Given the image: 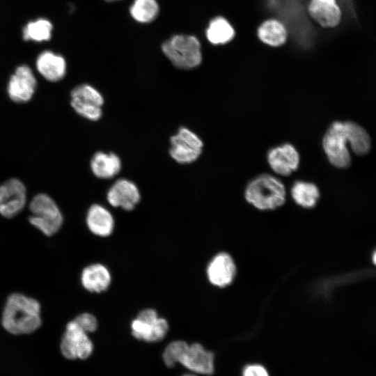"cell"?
Segmentation results:
<instances>
[{
  "label": "cell",
  "instance_id": "6da1fadb",
  "mask_svg": "<svg viewBox=\"0 0 376 376\" xmlns=\"http://www.w3.org/2000/svg\"><path fill=\"white\" fill-rule=\"evenodd\" d=\"M1 324L8 332L15 335L36 331L42 324L40 303L20 293L11 294L3 311Z\"/></svg>",
  "mask_w": 376,
  "mask_h": 376
},
{
  "label": "cell",
  "instance_id": "7a4b0ae2",
  "mask_svg": "<svg viewBox=\"0 0 376 376\" xmlns=\"http://www.w3.org/2000/svg\"><path fill=\"white\" fill-rule=\"evenodd\" d=\"M163 359L169 368L180 363L196 373L212 375L214 372L213 353L199 343L189 345L183 340L173 341L164 349Z\"/></svg>",
  "mask_w": 376,
  "mask_h": 376
},
{
  "label": "cell",
  "instance_id": "3957f363",
  "mask_svg": "<svg viewBox=\"0 0 376 376\" xmlns=\"http://www.w3.org/2000/svg\"><path fill=\"white\" fill-rule=\"evenodd\" d=\"M246 201L260 210H272L283 205L286 191L283 182L277 178L267 173L252 179L244 191Z\"/></svg>",
  "mask_w": 376,
  "mask_h": 376
},
{
  "label": "cell",
  "instance_id": "277c9868",
  "mask_svg": "<svg viewBox=\"0 0 376 376\" xmlns=\"http://www.w3.org/2000/svg\"><path fill=\"white\" fill-rule=\"evenodd\" d=\"M162 49L171 63L180 69L196 68L202 61L200 42L193 36H174L163 43Z\"/></svg>",
  "mask_w": 376,
  "mask_h": 376
},
{
  "label": "cell",
  "instance_id": "5b68a950",
  "mask_svg": "<svg viewBox=\"0 0 376 376\" xmlns=\"http://www.w3.org/2000/svg\"><path fill=\"white\" fill-rule=\"evenodd\" d=\"M29 223L44 235L52 236L61 228L63 216L56 202L45 194L36 195L29 203Z\"/></svg>",
  "mask_w": 376,
  "mask_h": 376
},
{
  "label": "cell",
  "instance_id": "8992f818",
  "mask_svg": "<svg viewBox=\"0 0 376 376\" xmlns=\"http://www.w3.org/2000/svg\"><path fill=\"white\" fill-rule=\"evenodd\" d=\"M347 143L344 123L334 122L322 139L323 150L333 166L344 169L350 165L351 157L347 147Z\"/></svg>",
  "mask_w": 376,
  "mask_h": 376
},
{
  "label": "cell",
  "instance_id": "52a82bcc",
  "mask_svg": "<svg viewBox=\"0 0 376 376\" xmlns=\"http://www.w3.org/2000/svg\"><path fill=\"white\" fill-rule=\"evenodd\" d=\"M104 100L95 87L83 84L75 87L70 93V105L80 116L91 121L98 120L102 115Z\"/></svg>",
  "mask_w": 376,
  "mask_h": 376
},
{
  "label": "cell",
  "instance_id": "ba28073f",
  "mask_svg": "<svg viewBox=\"0 0 376 376\" xmlns=\"http://www.w3.org/2000/svg\"><path fill=\"white\" fill-rule=\"evenodd\" d=\"M169 155L176 162L188 164L196 161L201 156L203 142L189 129L182 127L170 138Z\"/></svg>",
  "mask_w": 376,
  "mask_h": 376
},
{
  "label": "cell",
  "instance_id": "9c48e42d",
  "mask_svg": "<svg viewBox=\"0 0 376 376\" xmlns=\"http://www.w3.org/2000/svg\"><path fill=\"white\" fill-rule=\"evenodd\" d=\"M168 329L167 321L159 318L157 311L152 308L140 311L131 323L134 337L146 342L162 340L166 335Z\"/></svg>",
  "mask_w": 376,
  "mask_h": 376
},
{
  "label": "cell",
  "instance_id": "30bf717a",
  "mask_svg": "<svg viewBox=\"0 0 376 376\" xmlns=\"http://www.w3.org/2000/svg\"><path fill=\"white\" fill-rule=\"evenodd\" d=\"M61 352L68 359H86L93 351V345L87 333L74 320L69 322L61 341Z\"/></svg>",
  "mask_w": 376,
  "mask_h": 376
},
{
  "label": "cell",
  "instance_id": "8fae6325",
  "mask_svg": "<svg viewBox=\"0 0 376 376\" xmlns=\"http://www.w3.org/2000/svg\"><path fill=\"white\" fill-rule=\"evenodd\" d=\"M26 204V189L17 178H10L0 185V214L6 218L17 215Z\"/></svg>",
  "mask_w": 376,
  "mask_h": 376
},
{
  "label": "cell",
  "instance_id": "7c38bea8",
  "mask_svg": "<svg viewBox=\"0 0 376 376\" xmlns=\"http://www.w3.org/2000/svg\"><path fill=\"white\" fill-rule=\"evenodd\" d=\"M37 88V80L31 70L26 65H20L9 79L7 93L15 103H24L31 100Z\"/></svg>",
  "mask_w": 376,
  "mask_h": 376
},
{
  "label": "cell",
  "instance_id": "4fadbf2b",
  "mask_svg": "<svg viewBox=\"0 0 376 376\" xmlns=\"http://www.w3.org/2000/svg\"><path fill=\"white\" fill-rule=\"evenodd\" d=\"M267 159L272 170L282 176L290 175L297 171L300 162L298 151L289 143L269 150Z\"/></svg>",
  "mask_w": 376,
  "mask_h": 376
},
{
  "label": "cell",
  "instance_id": "5bb4252c",
  "mask_svg": "<svg viewBox=\"0 0 376 376\" xmlns=\"http://www.w3.org/2000/svg\"><path fill=\"white\" fill-rule=\"evenodd\" d=\"M107 198L111 205L130 211L139 202L141 195L137 186L132 181L121 178L109 188Z\"/></svg>",
  "mask_w": 376,
  "mask_h": 376
},
{
  "label": "cell",
  "instance_id": "9a60e30c",
  "mask_svg": "<svg viewBox=\"0 0 376 376\" xmlns=\"http://www.w3.org/2000/svg\"><path fill=\"white\" fill-rule=\"evenodd\" d=\"M236 274V265L230 254L220 252L216 254L207 267V276L211 284L219 288L230 285Z\"/></svg>",
  "mask_w": 376,
  "mask_h": 376
},
{
  "label": "cell",
  "instance_id": "2e32d148",
  "mask_svg": "<svg viewBox=\"0 0 376 376\" xmlns=\"http://www.w3.org/2000/svg\"><path fill=\"white\" fill-rule=\"evenodd\" d=\"M308 11L320 26L326 28L338 26L342 19V10L336 0H311Z\"/></svg>",
  "mask_w": 376,
  "mask_h": 376
},
{
  "label": "cell",
  "instance_id": "e0dca14e",
  "mask_svg": "<svg viewBox=\"0 0 376 376\" xmlns=\"http://www.w3.org/2000/svg\"><path fill=\"white\" fill-rule=\"evenodd\" d=\"M36 66L38 72L46 80L56 82L66 74L67 65L65 58L52 51H44L37 57Z\"/></svg>",
  "mask_w": 376,
  "mask_h": 376
},
{
  "label": "cell",
  "instance_id": "ac0fdd59",
  "mask_svg": "<svg viewBox=\"0 0 376 376\" xmlns=\"http://www.w3.org/2000/svg\"><path fill=\"white\" fill-rule=\"evenodd\" d=\"M86 224L94 235L107 237L113 232L114 221L107 209L102 205L94 204L87 212Z\"/></svg>",
  "mask_w": 376,
  "mask_h": 376
},
{
  "label": "cell",
  "instance_id": "d6986e66",
  "mask_svg": "<svg viewBox=\"0 0 376 376\" xmlns=\"http://www.w3.org/2000/svg\"><path fill=\"white\" fill-rule=\"evenodd\" d=\"M111 274L107 268L99 263L85 267L81 273V281L84 288L89 292H102L111 283Z\"/></svg>",
  "mask_w": 376,
  "mask_h": 376
},
{
  "label": "cell",
  "instance_id": "ffe728a7",
  "mask_svg": "<svg viewBox=\"0 0 376 376\" xmlns=\"http://www.w3.org/2000/svg\"><path fill=\"white\" fill-rule=\"evenodd\" d=\"M90 166L97 178L109 179L120 172L122 164L120 157L115 153L99 151L91 158Z\"/></svg>",
  "mask_w": 376,
  "mask_h": 376
},
{
  "label": "cell",
  "instance_id": "44dd1931",
  "mask_svg": "<svg viewBox=\"0 0 376 376\" xmlns=\"http://www.w3.org/2000/svg\"><path fill=\"white\" fill-rule=\"evenodd\" d=\"M291 196L298 205L312 208L319 200L320 191L314 183L297 180L292 186Z\"/></svg>",
  "mask_w": 376,
  "mask_h": 376
},
{
  "label": "cell",
  "instance_id": "7402d4cb",
  "mask_svg": "<svg viewBox=\"0 0 376 376\" xmlns=\"http://www.w3.org/2000/svg\"><path fill=\"white\" fill-rule=\"evenodd\" d=\"M348 143L353 152L357 155H365L370 148V139L367 132L354 122H344Z\"/></svg>",
  "mask_w": 376,
  "mask_h": 376
},
{
  "label": "cell",
  "instance_id": "603a6c76",
  "mask_svg": "<svg viewBox=\"0 0 376 376\" xmlns=\"http://www.w3.org/2000/svg\"><path fill=\"white\" fill-rule=\"evenodd\" d=\"M258 36L264 43L273 47H278L286 40L285 28L280 22L269 19L263 22L258 29Z\"/></svg>",
  "mask_w": 376,
  "mask_h": 376
},
{
  "label": "cell",
  "instance_id": "cb8c5ba5",
  "mask_svg": "<svg viewBox=\"0 0 376 376\" xmlns=\"http://www.w3.org/2000/svg\"><path fill=\"white\" fill-rule=\"evenodd\" d=\"M206 35L211 43L214 45L224 44L233 38L235 31L226 19L218 17L210 22Z\"/></svg>",
  "mask_w": 376,
  "mask_h": 376
},
{
  "label": "cell",
  "instance_id": "d4e9b609",
  "mask_svg": "<svg viewBox=\"0 0 376 376\" xmlns=\"http://www.w3.org/2000/svg\"><path fill=\"white\" fill-rule=\"evenodd\" d=\"M52 29V23L45 18L29 22L23 29V39L38 42L49 40Z\"/></svg>",
  "mask_w": 376,
  "mask_h": 376
},
{
  "label": "cell",
  "instance_id": "484cf974",
  "mask_svg": "<svg viewBox=\"0 0 376 376\" xmlns=\"http://www.w3.org/2000/svg\"><path fill=\"white\" fill-rule=\"evenodd\" d=\"M130 11L136 21L148 23L155 19L159 12V6L156 0H134Z\"/></svg>",
  "mask_w": 376,
  "mask_h": 376
},
{
  "label": "cell",
  "instance_id": "4316f807",
  "mask_svg": "<svg viewBox=\"0 0 376 376\" xmlns=\"http://www.w3.org/2000/svg\"><path fill=\"white\" fill-rule=\"evenodd\" d=\"M73 320L87 334L94 332L97 328V321L96 318L88 313H81L77 316Z\"/></svg>",
  "mask_w": 376,
  "mask_h": 376
},
{
  "label": "cell",
  "instance_id": "83f0119b",
  "mask_svg": "<svg viewBox=\"0 0 376 376\" xmlns=\"http://www.w3.org/2000/svg\"><path fill=\"white\" fill-rule=\"evenodd\" d=\"M242 376H269V374L263 366L252 364L244 368Z\"/></svg>",
  "mask_w": 376,
  "mask_h": 376
},
{
  "label": "cell",
  "instance_id": "f1b7e54d",
  "mask_svg": "<svg viewBox=\"0 0 376 376\" xmlns=\"http://www.w3.org/2000/svg\"><path fill=\"white\" fill-rule=\"evenodd\" d=\"M373 260L374 264L376 265V251H375L373 254Z\"/></svg>",
  "mask_w": 376,
  "mask_h": 376
},
{
  "label": "cell",
  "instance_id": "f546056e",
  "mask_svg": "<svg viewBox=\"0 0 376 376\" xmlns=\"http://www.w3.org/2000/svg\"><path fill=\"white\" fill-rule=\"evenodd\" d=\"M182 376H196V375H191V374H186V375H183Z\"/></svg>",
  "mask_w": 376,
  "mask_h": 376
},
{
  "label": "cell",
  "instance_id": "4dcf8cb0",
  "mask_svg": "<svg viewBox=\"0 0 376 376\" xmlns=\"http://www.w3.org/2000/svg\"><path fill=\"white\" fill-rule=\"evenodd\" d=\"M105 1H116V0H105Z\"/></svg>",
  "mask_w": 376,
  "mask_h": 376
}]
</instances>
